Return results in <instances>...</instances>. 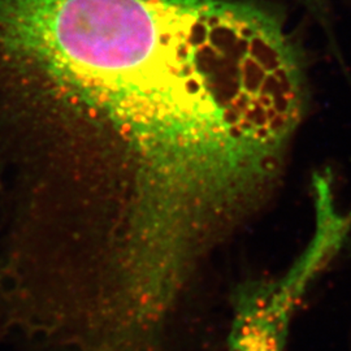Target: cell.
<instances>
[{
	"label": "cell",
	"mask_w": 351,
	"mask_h": 351,
	"mask_svg": "<svg viewBox=\"0 0 351 351\" xmlns=\"http://www.w3.org/2000/svg\"><path fill=\"white\" fill-rule=\"evenodd\" d=\"M314 229L287 271L239 293L226 351H285L289 328L308 289L351 234V208H342L333 180L313 181Z\"/></svg>",
	"instance_id": "7a4b0ae2"
},
{
	"label": "cell",
	"mask_w": 351,
	"mask_h": 351,
	"mask_svg": "<svg viewBox=\"0 0 351 351\" xmlns=\"http://www.w3.org/2000/svg\"><path fill=\"white\" fill-rule=\"evenodd\" d=\"M0 63L134 167L126 241L184 274L271 193L301 121L297 53L233 0H0Z\"/></svg>",
	"instance_id": "6da1fadb"
}]
</instances>
